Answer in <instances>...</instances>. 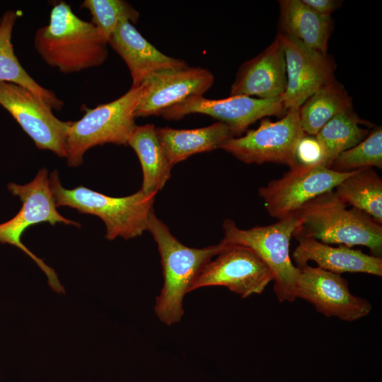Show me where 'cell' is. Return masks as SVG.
Segmentation results:
<instances>
[{
    "label": "cell",
    "mask_w": 382,
    "mask_h": 382,
    "mask_svg": "<svg viewBox=\"0 0 382 382\" xmlns=\"http://www.w3.org/2000/svg\"><path fill=\"white\" fill-rule=\"evenodd\" d=\"M108 45L91 22L76 16L62 1L53 6L49 24L37 30L34 37L45 62L64 74L102 65L108 56Z\"/></svg>",
    "instance_id": "1"
},
{
    "label": "cell",
    "mask_w": 382,
    "mask_h": 382,
    "mask_svg": "<svg viewBox=\"0 0 382 382\" xmlns=\"http://www.w3.org/2000/svg\"><path fill=\"white\" fill-rule=\"evenodd\" d=\"M157 244L161 255L163 284L156 299L154 311L158 319L167 325L180 321L184 310L183 301L202 269L228 244L221 241L203 248L183 245L160 220L154 211L148 228Z\"/></svg>",
    "instance_id": "2"
},
{
    "label": "cell",
    "mask_w": 382,
    "mask_h": 382,
    "mask_svg": "<svg viewBox=\"0 0 382 382\" xmlns=\"http://www.w3.org/2000/svg\"><path fill=\"white\" fill-rule=\"evenodd\" d=\"M347 206L334 190L312 199L295 212L299 225L294 236L349 248L364 245L372 255L381 257L382 226L366 213Z\"/></svg>",
    "instance_id": "3"
},
{
    "label": "cell",
    "mask_w": 382,
    "mask_h": 382,
    "mask_svg": "<svg viewBox=\"0 0 382 382\" xmlns=\"http://www.w3.org/2000/svg\"><path fill=\"white\" fill-rule=\"evenodd\" d=\"M50 185L57 207H69L80 213L98 216L105 225V238L109 241L117 237L133 238L147 231L156 195L146 194L141 189L122 197L83 186L66 189L62 185L57 170L50 174Z\"/></svg>",
    "instance_id": "4"
},
{
    "label": "cell",
    "mask_w": 382,
    "mask_h": 382,
    "mask_svg": "<svg viewBox=\"0 0 382 382\" xmlns=\"http://www.w3.org/2000/svg\"><path fill=\"white\" fill-rule=\"evenodd\" d=\"M299 225L295 212L276 223L248 229L238 228L231 219H225L222 224V242L251 249L271 270L274 291L280 302H293L297 298L300 268L291 261L289 245Z\"/></svg>",
    "instance_id": "5"
},
{
    "label": "cell",
    "mask_w": 382,
    "mask_h": 382,
    "mask_svg": "<svg viewBox=\"0 0 382 382\" xmlns=\"http://www.w3.org/2000/svg\"><path fill=\"white\" fill-rule=\"evenodd\" d=\"M141 93V86L131 87L121 97L88 109L81 119L73 122L66 140L68 165L76 167L81 164L84 154L93 146L105 144L127 145L137 125L134 111Z\"/></svg>",
    "instance_id": "6"
},
{
    "label": "cell",
    "mask_w": 382,
    "mask_h": 382,
    "mask_svg": "<svg viewBox=\"0 0 382 382\" xmlns=\"http://www.w3.org/2000/svg\"><path fill=\"white\" fill-rule=\"evenodd\" d=\"M8 189L19 197L22 207L14 217L0 224V243L15 245L23 250L46 274L50 286L58 294L64 293V288L54 270L27 248L21 241V236L30 226L42 222H48L52 226L57 223L76 226L81 224L64 218L57 210L45 168L40 169L31 182L25 185L11 183Z\"/></svg>",
    "instance_id": "7"
},
{
    "label": "cell",
    "mask_w": 382,
    "mask_h": 382,
    "mask_svg": "<svg viewBox=\"0 0 382 382\" xmlns=\"http://www.w3.org/2000/svg\"><path fill=\"white\" fill-rule=\"evenodd\" d=\"M305 134L299 108H294L288 110L277 121L262 120L257 129L228 139L219 149L245 163H274L291 168L297 164L296 149Z\"/></svg>",
    "instance_id": "8"
},
{
    "label": "cell",
    "mask_w": 382,
    "mask_h": 382,
    "mask_svg": "<svg viewBox=\"0 0 382 382\" xmlns=\"http://www.w3.org/2000/svg\"><path fill=\"white\" fill-rule=\"evenodd\" d=\"M322 163L296 164L281 178L270 181L259 189L267 213L278 220L296 212L312 199L334 190L349 176Z\"/></svg>",
    "instance_id": "9"
},
{
    "label": "cell",
    "mask_w": 382,
    "mask_h": 382,
    "mask_svg": "<svg viewBox=\"0 0 382 382\" xmlns=\"http://www.w3.org/2000/svg\"><path fill=\"white\" fill-rule=\"evenodd\" d=\"M0 105L4 107L39 149L65 157L67 134L72 121H62L34 93L15 83L0 81Z\"/></svg>",
    "instance_id": "10"
},
{
    "label": "cell",
    "mask_w": 382,
    "mask_h": 382,
    "mask_svg": "<svg viewBox=\"0 0 382 382\" xmlns=\"http://www.w3.org/2000/svg\"><path fill=\"white\" fill-rule=\"evenodd\" d=\"M202 269L190 291L210 286H222L242 298L261 294L273 280L265 262L250 248L229 245Z\"/></svg>",
    "instance_id": "11"
},
{
    "label": "cell",
    "mask_w": 382,
    "mask_h": 382,
    "mask_svg": "<svg viewBox=\"0 0 382 382\" xmlns=\"http://www.w3.org/2000/svg\"><path fill=\"white\" fill-rule=\"evenodd\" d=\"M282 97L272 99L230 96L223 99L191 97L162 112L166 120H179L192 113L207 115L226 125L234 137L240 135L257 120L286 113Z\"/></svg>",
    "instance_id": "12"
},
{
    "label": "cell",
    "mask_w": 382,
    "mask_h": 382,
    "mask_svg": "<svg viewBox=\"0 0 382 382\" xmlns=\"http://www.w3.org/2000/svg\"><path fill=\"white\" fill-rule=\"evenodd\" d=\"M214 76L208 69L187 64L158 70L142 83V93L134 116H159L165 110L191 97L202 96L213 85Z\"/></svg>",
    "instance_id": "13"
},
{
    "label": "cell",
    "mask_w": 382,
    "mask_h": 382,
    "mask_svg": "<svg viewBox=\"0 0 382 382\" xmlns=\"http://www.w3.org/2000/svg\"><path fill=\"white\" fill-rule=\"evenodd\" d=\"M296 297L310 302L326 317L347 322L366 316L372 308L366 299L350 292L347 281L340 274L308 265L300 268Z\"/></svg>",
    "instance_id": "14"
},
{
    "label": "cell",
    "mask_w": 382,
    "mask_h": 382,
    "mask_svg": "<svg viewBox=\"0 0 382 382\" xmlns=\"http://www.w3.org/2000/svg\"><path fill=\"white\" fill-rule=\"evenodd\" d=\"M284 52L286 88L282 96L286 110L299 108L313 93L335 79V63L328 54L278 33Z\"/></svg>",
    "instance_id": "15"
},
{
    "label": "cell",
    "mask_w": 382,
    "mask_h": 382,
    "mask_svg": "<svg viewBox=\"0 0 382 382\" xmlns=\"http://www.w3.org/2000/svg\"><path fill=\"white\" fill-rule=\"evenodd\" d=\"M286 88L285 57L277 34L267 47L241 64L231 86L230 96L272 99L282 97Z\"/></svg>",
    "instance_id": "16"
},
{
    "label": "cell",
    "mask_w": 382,
    "mask_h": 382,
    "mask_svg": "<svg viewBox=\"0 0 382 382\" xmlns=\"http://www.w3.org/2000/svg\"><path fill=\"white\" fill-rule=\"evenodd\" d=\"M108 44L126 63L134 88L140 86L150 74L158 70L187 64L182 59L160 52L127 20L119 23L109 38Z\"/></svg>",
    "instance_id": "17"
},
{
    "label": "cell",
    "mask_w": 382,
    "mask_h": 382,
    "mask_svg": "<svg viewBox=\"0 0 382 382\" xmlns=\"http://www.w3.org/2000/svg\"><path fill=\"white\" fill-rule=\"evenodd\" d=\"M296 238L299 244L292 257L299 268L307 265L308 261H313L318 267L338 274L361 272L382 276L381 257L345 245L332 247L313 238Z\"/></svg>",
    "instance_id": "18"
},
{
    "label": "cell",
    "mask_w": 382,
    "mask_h": 382,
    "mask_svg": "<svg viewBox=\"0 0 382 382\" xmlns=\"http://www.w3.org/2000/svg\"><path fill=\"white\" fill-rule=\"evenodd\" d=\"M156 132L165 155L173 166L195 154L219 149L225 141L234 137L229 127L221 122L191 129L156 127Z\"/></svg>",
    "instance_id": "19"
},
{
    "label": "cell",
    "mask_w": 382,
    "mask_h": 382,
    "mask_svg": "<svg viewBox=\"0 0 382 382\" xmlns=\"http://www.w3.org/2000/svg\"><path fill=\"white\" fill-rule=\"evenodd\" d=\"M279 26L281 33L301 41L306 46L327 54L332 30L330 16L318 14L302 0H280Z\"/></svg>",
    "instance_id": "20"
},
{
    "label": "cell",
    "mask_w": 382,
    "mask_h": 382,
    "mask_svg": "<svg viewBox=\"0 0 382 382\" xmlns=\"http://www.w3.org/2000/svg\"><path fill=\"white\" fill-rule=\"evenodd\" d=\"M127 145L137 154L142 168L140 189L146 194L156 195L169 180L173 167L161 145L156 127L152 124L136 125Z\"/></svg>",
    "instance_id": "21"
},
{
    "label": "cell",
    "mask_w": 382,
    "mask_h": 382,
    "mask_svg": "<svg viewBox=\"0 0 382 382\" xmlns=\"http://www.w3.org/2000/svg\"><path fill=\"white\" fill-rule=\"evenodd\" d=\"M18 13L6 11L0 19V81L23 86L34 93L52 110H60L64 103L55 93L40 86L23 69L15 54L11 42L12 32Z\"/></svg>",
    "instance_id": "22"
},
{
    "label": "cell",
    "mask_w": 382,
    "mask_h": 382,
    "mask_svg": "<svg viewBox=\"0 0 382 382\" xmlns=\"http://www.w3.org/2000/svg\"><path fill=\"white\" fill-rule=\"evenodd\" d=\"M352 109L351 97L335 79L324 84L299 108L304 133L315 136L336 115Z\"/></svg>",
    "instance_id": "23"
},
{
    "label": "cell",
    "mask_w": 382,
    "mask_h": 382,
    "mask_svg": "<svg viewBox=\"0 0 382 382\" xmlns=\"http://www.w3.org/2000/svg\"><path fill=\"white\" fill-rule=\"evenodd\" d=\"M337 197L382 224V180L373 169L364 168L353 173L335 188Z\"/></svg>",
    "instance_id": "24"
},
{
    "label": "cell",
    "mask_w": 382,
    "mask_h": 382,
    "mask_svg": "<svg viewBox=\"0 0 382 382\" xmlns=\"http://www.w3.org/2000/svg\"><path fill=\"white\" fill-rule=\"evenodd\" d=\"M369 122L359 117L353 109L342 112L331 118L315 135L323 152V165L330 168L332 161L369 134L362 125Z\"/></svg>",
    "instance_id": "25"
},
{
    "label": "cell",
    "mask_w": 382,
    "mask_h": 382,
    "mask_svg": "<svg viewBox=\"0 0 382 382\" xmlns=\"http://www.w3.org/2000/svg\"><path fill=\"white\" fill-rule=\"evenodd\" d=\"M382 168V129L378 127L369 132L355 146L342 152L332 163L330 168L349 173L364 168Z\"/></svg>",
    "instance_id": "26"
},
{
    "label": "cell",
    "mask_w": 382,
    "mask_h": 382,
    "mask_svg": "<svg viewBox=\"0 0 382 382\" xmlns=\"http://www.w3.org/2000/svg\"><path fill=\"white\" fill-rule=\"evenodd\" d=\"M81 7L90 11L91 23L108 42L120 21L127 20L135 23L139 18V13L124 0H85Z\"/></svg>",
    "instance_id": "27"
},
{
    "label": "cell",
    "mask_w": 382,
    "mask_h": 382,
    "mask_svg": "<svg viewBox=\"0 0 382 382\" xmlns=\"http://www.w3.org/2000/svg\"><path fill=\"white\" fill-rule=\"evenodd\" d=\"M296 159L298 164H323V152L315 136L305 134L299 141Z\"/></svg>",
    "instance_id": "28"
},
{
    "label": "cell",
    "mask_w": 382,
    "mask_h": 382,
    "mask_svg": "<svg viewBox=\"0 0 382 382\" xmlns=\"http://www.w3.org/2000/svg\"><path fill=\"white\" fill-rule=\"evenodd\" d=\"M311 9L323 16H330L341 6V1L335 0H302Z\"/></svg>",
    "instance_id": "29"
}]
</instances>
